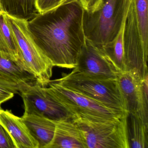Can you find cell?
I'll use <instances>...</instances> for the list:
<instances>
[{
  "mask_svg": "<svg viewBox=\"0 0 148 148\" xmlns=\"http://www.w3.org/2000/svg\"><path fill=\"white\" fill-rule=\"evenodd\" d=\"M84 8L79 0H65L27 21L35 44L54 66L74 69L86 41Z\"/></svg>",
  "mask_w": 148,
  "mask_h": 148,
  "instance_id": "1",
  "label": "cell"
},
{
  "mask_svg": "<svg viewBox=\"0 0 148 148\" xmlns=\"http://www.w3.org/2000/svg\"><path fill=\"white\" fill-rule=\"evenodd\" d=\"M132 0H99L84 9L83 27L86 39L100 48L113 40L126 21Z\"/></svg>",
  "mask_w": 148,
  "mask_h": 148,
  "instance_id": "2",
  "label": "cell"
},
{
  "mask_svg": "<svg viewBox=\"0 0 148 148\" xmlns=\"http://www.w3.org/2000/svg\"><path fill=\"white\" fill-rule=\"evenodd\" d=\"M55 80L113 110L129 115L117 79L92 77L73 71Z\"/></svg>",
  "mask_w": 148,
  "mask_h": 148,
  "instance_id": "3",
  "label": "cell"
},
{
  "mask_svg": "<svg viewBox=\"0 0 148 148\" xmlns=\"http://www.w3.org/2000/svg\"><path fill=\"white\" fill-rule=\"evenodd\" d=\"M6 16L17 41L19 64L35 77L37 83L47 86L52 76L54 66L33 39L27 27V21L7 14Z\"/></svg>",
  "mask_w": 148,
  "mask_h": 148,
  "instance_id": "4",
  "label": "cell"
},
{
  "mask_svg": "<svg viewBox=\"0 0 148 148\" xmlns=\"http://www.w3.org/2000/svg\"><path fill=\"white\" fill-rule=\"evenodd\" d=\"M47 86L49 93L66 110L71 119L80 118L96 121L119 119L129 115L113 110L77 92L51 80Z\"/></svg>",
  "mask_w": 148,
  "mask_h": 148,
  "instance_id": "5",
  "label": "cell"
},
{
  "mask_svg": "<svg viewBox=\"0 0 148 148\" xmlns=\"http://www.w3.org/2000/svg\"><path fill=\"white\" fill-rule=\"evenodd\" d=\"M129 115L118 119L96 121L71 119L80 130L87 148H130L128 135Z\"/></svg>",
  "mask_w": 148,
  "mask_h": 148,
  "instance_id": "6",
  "label": "cell"
},
{
  "mask_svg": "<svg viewBox=\"0 0 148 148\" xmlns=\"http://www.w3.org/2000/svg\"><path fill=\"white\" fill-rule=\"evenodd\" d=\"M123 44L126 71L132 72L144 79L148 76V47L140 35L132 0L125 24Z\"/></svg>",
  "mask_w": 148,
  "mask_h": 148,
  "instance_id": "7",
  "label": "cell"
},
{
  "mask_svg": "<svg viewBox=\"0 0 148 148\" xmlns=\"http://www.w3.org/2000/svg\"><path fill=\"white\" fill-rule=\"evenodd\" d=\"M117 80L129 115L148 125V76L142 79L127 71L121 73Z\"/></svg>",
  "mask_w": 148,
  "mask_h": 148,
  "instance_id": "8",
  "label": "cell"
},
{
  "mask_svg": "<svg viewBox=\"0 0 148 148\" xmlns=\"http://www.w3.org/2000/svg\"><path fill=\"white\" fill-rule=\"evenodd\" d=\"M20 95L24 103V113L41 116L55 121L70 118L66 110L52 97L46 86L36 82L27 86Z\"/></svg>",
  "mask_w": 148,
  "mask_h": 148,
  "instance_id": "9",
  "label": "cell"
},
{
  "mask_svg": "<svg viewBox=\"0 0 148 148\" xmlns=\"http://www.w3.org/2000/svg\"><path fill=\"white\" fill-rule=\"evenodd\" d=\"M73 71L92 77L117 79L119 70L99 47L86 39Z\"/></svg>",
  "mask_w": 148,
  "mask_h": 148,
  "instance_id": "10",
  "label": "cell"
},
{
  "mask_svg": "<svg viewBox=\"0 0 148 148\" xmlns=\"http://www.w3.org/2000/svg\"><path fill=\"white\" fill-rule=\"evenodd\" d=\"M0 124L9 133L16 148H39L38 142L31 135L22 118L11 111L0 109Z\"/></svg>",
  "mask_w": 148,
  "mask_h": 148,
  "instance_id": "11",
  "label": "cell"
},
{
  "mask_svg": "<svg viewBox=\"0 0 148 148\" xmlns=\"http://www.w3.org/2000/svg\"><path fill=\"white\" fill-rule=\"evenodd\" d=\"M55 131L47 148H87L82 133L70 118L55 121Z\"/></svg>",
  "mask_w": 148,
  "mask_h": 148,
  "instance_id": "12",
  "label": "cell"
},
{
  "mask_svg": "<svg viewBox=\"0 0 148 148\" xmlns=\"http://www.w3.org/2000/svg\"><path fill=\"white\" fill-rule=\"evenodd\" d=\"M21 118L31 135L38 143L39 148H47L53 138L55 121L41 116L25 113Z\"/></svg>",
  "mask_w": 148,
  "mask_h": 148,
  "instance_id": "13",
  "label": "cell"
},
{
  "mask_svg": "<svg viewBox=\"0 0 148 148\" xmlns=\"http://www.w3.org/2000/svg\"><path fill=\"white\" fill-rule=\"evenodd\" d=\"M0 78L23 85L36 83L35 77L24 70L17 61L0 52Z\"/></svg>",
  "mask_w": 148,
  "mask_h": 148,
  "instance_id": "14",
  "label": "cell"
},
{
  "mask_svg": "<svg viewBox=\"0 0 148 148\" xmlns=\"http://www.w3.org/2000/svg\"><path fill=\"white\" fill-rule=\"evenodd\" d=\"M36 0H0L3 12L20 19L30 20L38 13Z\"/></svg>",
  "mask_w": 148,
  "mask_h": 148,
  "instance_id": "15",
  "label": "cell"
},
{
  "mask_svg": "<svg viewBox=\"0 0 148 148\" xmlns=\"http://www.w3.org/2000/svg\"><path fill=\"white\" fill-rule=\"evenodd\" d=\"M0 52L18 63L17 41L4 12H0Z\"/></svg>",
  "mask_w": 148,
  "mask_h": 148,
  "instance_id": "16",
  "label": "cell"
},
{
  "mask_svg": "<svg viewBox=\"0 0 148 148\" xmlns=\"http://www.w3.org/2000/svg\"><path fill=\"white\" fill-rule=\"evenodd\" d=\"M125 24L113 40L100 48L121 73L126 71L123 44Z\"/></svg>",
  "mask_w": 148,
  "mask_h": 148,
  "instance_id": "17",
  "label": "cell"
},
{
  "mask_svg": "<svg viewBox=\"0 0 148 148\" xmlns=\"http://www.w3.org/2000/svg\"><path fill=\"white\" fill-rule=\"evenodd\" d=\"M128 124L130 148H148V125L132 115Z\"/></svg>",
  "mask_w": 148,
  "mask_h": 148,
  "instance_id": "18",
  "label": "cell"
},
{
  "mask_svg": "<svg viewBox=\"0 0 148 148\" xmlns=\"http://www.w3.org/2000/svg\"><path fill=\"white\" fill-rule=\"evenodd\" d=\"M65 0H36V7L39 13L52 10L61 5Z\"/></svg>",
  "mask_w": 148,
  "mask_h": 148,
  "instance_id": "19",
  "label": "cell"
},
{
  "mask_svg": "<svg viewBox=\"0 0 148 148\" xmlns=\"http://www.w3.org/2000/svg\"><path fill=\"white\" fill-rule=\"evenodd\" d=\"M0 148H16L9 133L0 124Z\"/></svg>",
  "mask_w": 148,
  "mask_h": 148,
  "instance_id": "20",
  "label": "cell"
},
{
  "mask_svg": "<svg viewBox=\"0 0 148 148\" xmlns=\"http://www.w3.org/2000/svg\"><path fill=\"white\" fill-rule=\"evenodd\" d=\"M14 93L7 88L0 86V109L3 103L8 101L14 97Z\"/></svg>",
  "mask_w": 148,
  "mask_h": 148,
  "instance_id": "21",
  "label": "cell"
},
{
  "mask_svg": "<svg viewBox=\"0 0 148 148\" xmlns=\"http://www.w3.org/2000/svg\"><path fill=\"white\" fill-rule=\"evenodd\" d=\"M84 9L89 10L94 7L97 3L99 0H79Z\"/></svg>",
  "mask_w": 148,
  "mask_h": 148,
  "instance_id": "22",
  "label": "cell"
},
{
  "mask_svg": "<svg viewBox=\"0 0 148 148\" xmlns=\"http://www.w3.org/2000/svg\"><path fill=\"white\" fill-rule=\"evenodd\" d=\"M3 12L2 11V9H1V5H0V12Z\"/></svg>",
  "mask_w": 148,
  "mask_h": 148,
  "instance_id": "23",
  "label": "cell"
}]
</instances>
